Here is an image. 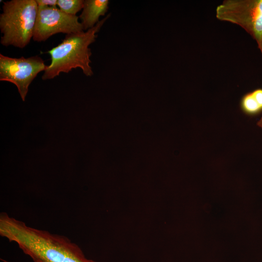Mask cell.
Listing matches in <instances>:
<instances>
[{"label": "cell", "mask_w": 262, "mask_h": 262, "mask_svg": "<svg viewBox=\"0 0 262 262\" xmlns=\"http://www.w3.org/2000/svg\"><path fill=\"white\" fill-rule=\"evenodd\" d=\"M0 235L34 262H97L67 237L32 227L5 213L0 214Z\"/></svg>", "instance_id": "cell-1"}, {"label": "cell", "mask_w": 262, "mask_h": 262, "mask_svg": "<svg viewBox=\"0 0 262 262\" xmlns=\"http://www.w3.org/2000/svg\"><path fill=\"white\" fill-rule=\"evenodd\" d=\"M110 16L85 32L66 34L61 43L49 50L51 63L44 71L42 80L53 79L61 72L67 73L77 67L81 68L86 76H92L93 72L90 66L92 52L89 46L96 41L97 33Z\"/></svg>", "instance_id": "cell-2"}, {"label": "cell", "mask_w": 262, "mask_h": 262, "mask_svg": "<svg viewBox=\"0 0 262 262\" xmlns=\"http://www.w3.org/2000/svg\"><path fill=\"white\" fill-rule=\"evenodd\" d=\"M38 5L36 0L3 2L0 15V43L23 49L33 38Z\"/></svg>", "instance_id": "cell-3"}, {"label": "cell", "mask_w": 262, "mask_h": 262, "mask_svg": "<svg viewBox=\"0 0 262 262\" xmlns=\"http://www.w3.org/2000/svg\"><path fill=\"white\" fill-rule=\"evenodd\" d=\"M216 17L239 25L256 41L262 55V0H225L216 10Z\"/></svg>", "instance_id": "cell-4"}, {"label": "cell", "mask_w": 262, "mask_h": 262, "mask_svg": "<svg viewBox=\"0 0 262 262\" xmlns=\"http://www.w3.org/2000/svg\"><path fill=\"white\" fill-rule=\"evenodd\" d=\"M48 67L38 56L19 58L0 54V81L11 82L16 85L24 101L29 86L38 74Z\"/></svg>", "instance_id": "cell-5"}, {"label": "cell", "mask_w": 262, "mask_h": 262, "mask_svg": "<svg viewBox=\"0 0 262 262\" xmlns=\"http://www.w3.org/2000/svg\"><path fill=\"white\" fill-rule=\"evenodd\" d=\"M38 12L33 39L45 41L58 33L66 34L84 31L79 16L69 15L56 6H38Z\"/></svg>", "instance_id": "cell-6"}, {"label": "cell", "mask_w": 262, "mask_h": 262, "mask_svg": "<svg viewBox=\"0 0 262 262\" xmlns=\"http://www.w3.org/2000/svg\"><path fill=\"white\" fill-rule=\"evenodd\" d=\"M108 0H85L82 11L79 16L83 30L94 27L98 22L100 16L107 12L109 6Z\"/></svg>", "instance_id": "cell-7"}, {"label": "cell", "mask_w": 262, "mask_h": 262, "mask_svg": "<svg viewBox=\"0 0 262 262\" xmlns=\"http://www.w3.org/2000/svg\"><path fill=\"white\" fill-rule=\"evenodd\" d=\"M240 108L248 115H255L262 112V89L245 94L241 99Z\"/></svg>", "instance_id": "cell-8"}, {"label": "cell", "mask_w": 262, "mask_h": 262, "mask_svg": "<svg viewBox=\"0 0 262 262\" xmlns=\"http://www.w3.org/2000/svg\"><path fill=\"white\" fill-rule=\"evenodd\" d=\"M83 0H58L57 6L66 14L76 16L83 8Z\"/></svg>", "instance_id": "cell-9"}, {"label": "cell", "mask_w": 262, "mask_h": 262, "mask_svg": "<svg viewBox=\"0 0 262 262\" xmlns=\"http://www.w3.org/2000/svg\"><path fill=\"white\" fill-rule=\"evenodd\" d=\"M58 0H36L38 6L55 7L57 5Z\"/></svg>", "instance_id": "cell-10"}, {"label": "cell", "mask_w": 262, "mask_h": 262, "mask_svg": "<svg viewBox=\"0 0 262 262\" xmlns=\"http://www.w3.org/2000/svg\"><path fill=\"white\" fill-rule=\"evenodd\" d=\"M257 125L260 127L262 130V116L260 119L257 122Z\"/></svg>", "instance_id": "cell-11"}]
</instances>
